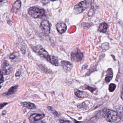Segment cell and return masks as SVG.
<instances>
[{"label":"cell","instance_id":"7","mask_svg":"<svg viewBox=\"0 0 123 123\" xmlns=\"http://www.w3.org/2000/svg\"><path fill=\"white\" fill-rule=\"evenodd\" d=\"M45 117L44 114H32L29 118L30 123H35L37 121L41 120Z\"/></svg>","mask_w":123,"mask_h":123},{"label":"cell","instance_id":"4","mask_svg":"<svg viewBox=\"0 0 123 123\" xmlns=\"http://www.w3.org/2000/svg\"><path fill=\"white\" fill-rule=\"evenodd\" d=\"M89 6V3L86 0L81 1L76 5L74 8V11L76 14L80 13L84 11Z\"/></svg>","mask_w":123,"mask_h":123},{"label":"cell","instance_id":"20","mask_svg":"<svg viewBox=\"0 0 123 123\" xmlns=\"http://www.w3.org/2000/svg\"><path fill=\"white\" fill-rule=\"evenodd\" d=\"M85 89L88 90H89L91 92H93L95 90V88H93V87H91L90 86H86L85 87Z\"/></svg>","mask_w":123,"mask_h":123},{"label":"cell","instance_id":"17","mask_svg":"<svg viewBox=\"0 0 123 123\" xmlns=\"http://www.w3.org/2000/svg\"><path fill=\"white\" fill-rule=\"evenodd\" d=\"M49 62H50L51 64L55 65V66H57L59 65L58 60L57 57L54 56H51Z\"/></svg>","mask_w":123,"mask_h":123},{"label":"cell","instance_id":"10","mask_svg":"<svg viewBox=\"0 0 123 123\" xmlns=\"http://www.w3.org/2000/svg\"><path fill=\"white\" fill-rule=\"evenodd\" d=\"M61 64L63 68L67 72L70 71L73 67L72 64L68 61H62Z\"/></svg>","mask_w":123,"mask_h":123},{"label":"cell","instance_id":"6","mask_svg":"<svg viewBox=\"0 0 123 123\" xmlns=\"http://www.w3.org/2000/svg\"><path fill=\"white\" fill-rule=\"evenodd\" d=\"M40 27L45 35H48L50 33V25L47 20H43L40 24Z\"/></svg>","mask_w":123,"mask_h":123},{"label":"cell","instance_id":"22","mask_svg":"<svg viewBox=\"0 0 123 123\" xmlns=\"http://www.w3.org/2000/svg\"><path fill=\"white\" fill-rule=\"evenodd\" d=\"M112 78V76H107L105 78V81L107 83L110 82Z\"/></svg>","mask_w":123,"mask_h":123},{"label":"cell","instance_id":"11","mask_svg":"<svg viewBox=\"0 0 123 123\" xmlns=\"http://www.w3.org/2000/svg\"><path fill=\"white\" fill-rule=\"evenodd\" d=\"M21 2L20 0H17L15 1L13 6V9L14 12L15 13H17L21 8Z\"/></svg>","mask_w":123,"mask_h":123},{"label":"cell","instance_id":"1","mask_svg":"<svg viewBox=\"0 0 123 123\" xmlns=\"http://www.w3.org/2000/svg\"><path fill=\"white\" fill-rule=\"evenodd\" d=\"M28 13L31 16L34 18H42L45 14L44 9L36 6L31 7L28 9Z\"/></svg>","mask_w":123,"mask_h":123},{"label":"cell","instance_id":"32","mask_svg":"<svg viewBox=\"0 0 123 123\" xmlns=\"http://www.w3.org/2000/svg\"><path fill=\"white\" fill-rule=\"evenodd\" d=\"M1 86L0 85V89H1Z\"/></svg>","mask_w":123,"mask_h":123},{"label":"cell","instance_id":"2","mask_svg":"<svg viewBox=\"0 0 123 123\" xmlns=\"http://www.w3.org/2000/svg\"><path fill=\"white\" fill-rule=\"evenodd\" d=\"M103 115L105 120L110 123L115 122L118 117L117 112L111 110H105L104 112Z\"/></svg>","mask_w":123,"mask_h":123},{"label":"cell","instance_id":"25","mask_svg":"<svg viewBox=\"0 0 123 123\" xmlns=\"http://www.w3.org/2000/svg\"><path fill=\"white\" fill-rule=\"evenodd\" d=\"M60 122L61 123H73L69 121H65L63 120H60Z\"/></svg>","mask_w":123,"mask_h":123},{"label":"cell","instance_id":"8","mask_svg":"<svg viewBox=\"0 0 123 123\" xmlns=\"http://www.w3.org/2000/svg\"><path fill=\"white\" fill-rule=\"evenodd\" d=\"M56 29L60 34H63L65 32L67 27L65 23L62 22H58L56 25Z\"/></svg>","mask_w":123,"mask_h":123},{"label":"cell","instance_id":"27","mask_svg":"<svg viewBox=\"0 0 123 123\" xmlns=\"http://www.w3.org/2000/svg\"><path fill=\"white\" fill-rule=\"evenodd\" d=\"M20 74H21V73H20V72L18 71L17 72L16 74V76H20Z\"/></svg>","mask_w":123,"mask_h":123},{"label":"cell","instance_id":"30","mask_svg":"<svg viewBox=\"0 0 123 123\" xmlns=\"http://www.w3.org/2000/svg\"><path fill=\"white\" fill-rule=\"evenodd\" d=\"M121 98L123 100V94H121Z\"/></svg>","mask_w":123,"mask_h":123},{"label":"cell","instance_id":"21","mask_svg":"<svg viewBox=\"0 0 123 123\" xmlns=\"http://www.w3.org/2000/svg\"><path fill=\"white\" fill-rule=\"evenodd\" d=\"M4 81V77L3 73L2 71L0 70V84L2 83Z\"/></svg>","mask_w":123,"mask_h":123},{"label":"cell","instance_id":"12","mask_svg":"<svg viewBox=\"0 0 123 123\" xmlns=\"http://www.w3.org/2000/svg\"><path fill=\"white\" fill-rule=\"evenodd\" d=\"M22 105L24 107L26 108L29 109H34L36 108V106L34 104L28 102H24L21 103Z\"/></svg>","mask_w":123,"mask_h":123},{"label":"cell","instance_id":"3","mask_svg":"<svg viewBox=\"0 0 123 123\" xmlns=\"http://www.w3.org/2000/svg\"><path fill=\"white\" fill-rule=\"evenodd\" d=\"M33 50L35 52L38 53L39 55L45 58L48 61H49L51 56L49 55L48 52L42 47L37 45L34 47Z\"/></svg>","mask_w":123,"mask_h":123},{"label":"cell","instance_id":"5","mask_svg":"<svg viewBox=\"0 0 123 123\" xmlns=\"http://www.w3.org/2000/svg\"><path fill=\"white\" fill-rule=\"evenodd\" d=\"M83 54L79 49H76L71 54V59L74 62H79L82 60Z\"/></svg>","mask_w":123,"mask_h":123},{"label":"cell","instance_id":"14","mask_svg":"<svg viewBox=\"0 0 123 123\" xmlns=\"http://www.w3.org/2000/svg\"><path fill=\"white\" fill-rule=\"evenodd\" d=\"M108 25L106 23H103L100 24L99 26L98 30L100 32L105 33L107 31L108 28Z\"/></svg>","mask_w":123,"mask_h":123},{"label":"cell","instance_id":"9","mask_svg":"<svg viewBox=\"0 0 123 123\" xmlns=\"http://www.w3.org/2000/svg\"><path fill=\"white\" fill-rule=\"evenodd\" d=\"M2 72L5 74H8L11 71V68L8 62L6 61L4 62L1 66Z\"/></svg>","mask_w":123,"mask_h":123},{"label":"cell","instance_id":"31","mask_svg":"<svg viewBox=\"0 0 123 123\" xmlns=\"http://www.w3.org/2000/svg\"><path fill=\"white\" fill-rule=\"evenodd\" d=\"M50 1H55L57 0H49Z\"/></svg>","mask_w":123,"mask_h":123},{"label":"cell","instance_id":"19","mask_svg":"<svg viewBox=\"0 0 123 123\" xmlns=\"http://www.w3.org/2000/svg\"><path fill=\"white\" fill-rule=\"evenodd\" d=\"M116 87V85L115 84H111L109 86V91L110 92H113L115 89Z\"/></svg>","mask_w":123,"mask_h":123},{"label":"cell","instance_id":"24","mask_svg":"<svg viewBox=\"0 0 123 123\" xmlns=\"http://www.w3.org/2000/svg\"><path fill=\"white\" fill-rule=\"evenodd\" d=\"M49 0H43L42 1V4L43 5H46L50 2Z\"/></svg>","mask_w":123,"mask_h":123},{"label":"cell","instance_id":"13","mask_svg":"<svg viewBox=\"0 0 123 123\" xmlns=\"http://www.w3.org/2000/svg\"><path fill=\"white\" fill-rule=\"evenodd\" d=\"M115 108L117 111L118 117L120 119H123V107L117 106Z\"/></svg>","mask_w":123,"mask_h":123},{"label":"cell","instance_id":"28","mask_svg":"<svg viewBox=\"0 0 123 123\" xmlns=\"http://www.w3.org/2000/svg\"><path fill=\"white\" fill-rule=\"evenodd\" d=\"M74 123H80V122H78V121H77L74 120Z\"/></svg>","mask_w":123,"mask_h":123},{"label":"cell","instance_id":"26","mask_svg":"<svg viewBox=\"0 0 123 123\" xmlns=\"http://www.w3.org/2000/svg\"><path fill=\"white\" fill-rule=\"evenodd\" d=\"M16 58V56L14 55V53H12V54L10 55V58L12 60H14Z\"/></svg>","mask_w":123,"mask_h":123},{"label":"cell","instance_id":"16","mask_svg":"<svg viewBox=\"0 0 123 123\" xmlns=\"http://www.w3.org/2000/svg\"><path fill=\"white\" fill-rule=\"evenodd\" d=\"M75 94L76 96L80 98L86 97V93L84 92L77 89L75 90Z\"/></svg>","mask_w":123,"mask_h":123},{"label":"cell","instance_id":"23","mask_svg":"<svg viewBox=\"0 0 123 123\" xmlns=\"http://www.w3.org/2000/svg\"><path fill=\"white\" fill-rule=\"evenodd\" d=\"M7 105H8V103H3L0 104V110L2 109L3 108L4 106H6Z\"/></svg>","mask_w":123,"mask_h":123},{"label":"cell","instance_id":"18","mask_svg":"<svg viewBox=\"0 0 123 123\" xmlns=\"http://www.w3.org/2000/svg\"><path fill=\"white\" fill-rule=\"evenodd\" d=\"M77 107L79 109L81 110H85L87 109V105H86L85 102H83L81 104H79L77 105Z\"/></svg>","mask_w":123,"mask_h":123},{"label":"cell","instance_id":"15","mask_svg":"<svg viewBox=\"0 0 123 123\" xmlns=\"http://www.w3.org/2000/svg\"><path fill=\"white\" fill-rule=\"evenodd\" d=\"M18 86L17 85L16 86H13L12 87H11L8 90L7 92L5 94L7 96H9V95H11L12 94L16 92V91L17 90V88H18Z\"/></svg>","mask_w":123,"mask_h":123},{"label":"cell","instance_id":"29","mask_svg":"<svg viewBox=\"0 0 123 123\" xmlns=\"http://www.w3.org/2000/svg\"><path fill=\"white\" fill-rule=\"evenodd\" d=\"M122 91H121V93H122V94H123V85H122Z\"/></svg>","mask_w":123,"mask_h":123}]
</instances>
